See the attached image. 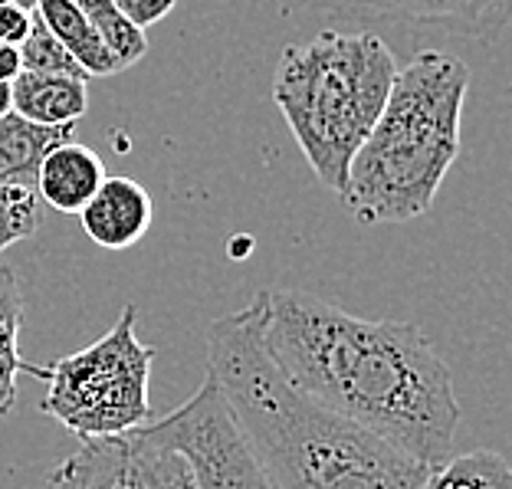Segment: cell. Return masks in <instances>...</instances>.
I'll return each instance as SVG.
<instances>
[{
	"label": "cell",
	"instance_id": "obj_10",
	"mask_svg": "<svg viewBox=\"0 0 512 489\" xmlns=\"http://www.w3.org/2000/svg\"><path fill=\"white\" fill-rule=\"evenodd\" d=\"M63 142H73V125H37L17 112L0 115V188L33 191L46 151Z\"/></svg>",
	"mask_w": 512,
	"mask_h": 489
},
{
	"label": "cell",
	"instance_id": "obj_6",
	"mask_svg": "<svg viewBox=\"0 0 512 489\" xmlns=\"http://www.w3.org/2000/svg\"><path fill=\"white\" fill-rule=\"evenodd\" d=\"M142 430L188 460L197 489H270L211 375H204L201 391L178 411L145 424Z\"/></svg>",
	"mask_w": 512,
	"mask_h": 489
},
{
	"label": "cell",
	"instance_id": "obj_13",
	"mask_svg": "<svg viewBox=\"0 0 512 489\" xmlns=\"http://www.w3.org/2000/svg\"><path fill=\"white\" fill-rule=\"evenodd\" d=\"M33 10H37V17L46 23V30L63 43V50L73 56L76 66L83 69L86 76L119 73V66H115L109 50L96 37V30H92V23L86 20L83 10H79L76 0H37Z\"/></svg>",
	"mask_w": 512,
	"mask_h": 489
},
{
	"label": "cell",
	"instance_id": "obj_23",
	"mask_svg": "<svg viewBox=\"0 0 512 489\" xmlns=\"http://www.w3.org/2000/svg\"><path fill=\"white\" fill-rule=\"evenodd\" d=\"M4 4H23V7H33V4H37V0H0V7H4Z\"/></svg>",
	"mask_w": 512,
	"mask_h": 489
},
{
	"label": "cell",
	"instance_id": "obj_5",
	"mask_svg": "<svg viewBox=\"0 0 512 489\" xmlns=\"http://www.w3.org/2000/svg\"><path fill=\"white\" fill-rule=\"evenodd\" d=\"M135 322V306H125L102 339L43 368L50 391L40 411L73 430L79 440L119 437L155 417L148 384L158 352L138 339Z\"/></svg>",
	"mask_w": 512,
	"mask_h": 489
},
{
	"label": "cell",
	"instance_id": "obj_1",
	"mask_svg": "<svg viewBox=\"0 0 512 489\" xmlns=\"http://www.w3.org/2000/svg\"><path fill=\"white\" fill-rule=\"evenodd\" d=\"M260 299V342L296 391L427 470L453 457V375L417 325L352 316L302 289H263Z\"/></svg>",
	"mask_w": 512,
	"mask_h": 489
},
{
	"label": "cell",
	"instance_id": "obj_18",
	"mask_svg": "<svg viewBox=\"0 0 512 489\" xmlns=\"http://www.w3.org/2000/svg\"><path fill=\"white\" fill-rule=\"evenodd\" d=\"M40 227L37 194L27 188H0V253L30 240Z\"/></svg>",
	"mask_w": 512,
	"mask_h": 489
},
{
	"label": "cell",
	"instance_id": "obj_21",
	"mask_svg": "<svg viewBox=\"0 0 512 489\" xmlns=\"http://www.w3.org/2000/svg\"><path fill=\"white\" fill-rule=\"evenodd\" d=\"M20 73H23V69H20V50H17V46L0 43V83H14Z\"/></svg>",
	"mask_w": 512,
	"mask_h": 489
},
{
	"label": "cell",
	"instance_id": "obj_20",
	"mask_svg": "<svg viewBox=\"0 0 512 489\" xmlns=\"http://www.w3.org/2000/svg\"><path fill=\"white\" fill-rule=\"evenodd\" d=\"M33 23V7L23 4H4L0 7V43L4 46H20L27 40Z\"/></svg>",
	"mask_w": 512,
	"mask_h": 489
},
{
	"label": "cell",
	"instance_id": "obj_4",
	"mask_svg": "<svg viewBox=\"0 0 512 489\" xmlns=\"http://www.w3.org/2000/svg\"><path fill=\"white\" fill-rule=\"evenodd\" d=\"M398 60L378 33L325 30L286 46L273 99L322 188L342 194L348 165L388 102Z\"/></svg>",
	"mask_w": 512,
	"mask_h": 489
},
{
	"label": "cell",
	"instance_id": "obj_12",
	"mask_svg": "<svg viewBox=\"0 0 512 489\" xmlns=\"http://www.w3.org/2000/svg\"><path fill=\"white\" fill-rule=\"evenodd\" d=\"M339 10L371 14L401 23H457V27H486L503 14L506 0H316Z\"/></svg>",
	"mask_w": 512,
	"mask_h": 489
},
{
	"label": "cell",
	"instance_id": "obj_15",
	"mask_svg": "<svg viewBox=\"0 0 512 489\" xmlns=\"http://www.w3.org/2000/svg\"><path fill=\"white\" fill-rule=\"evenodd\" d=\"M421 489H512V470L503 453L470 450L430 470Z\"/></svg>",
	"mask_w": 512,
	"mask_h": 489
},
{
	"label": "cell",
	"instance_id": "obj_22",
	"mask_svg": "<svg viewBox=\"0 0 512 489\" xmlns=\"http://www.w3.org/2000/svg\"><path fill=\"white\" fill-rule=\"evenodd\" d=\"M14 112V99H10V83H0V115Z\"/></svg>",
	"mask_w": 512,
	"mask_h": 489
},
{
	"label": "cell",
	"instance_id": "obj_11",
	"mask_svg": "<svg viewBox=\"0 0 512 489\" xmlns=\"http://www.w3.org/2000/svg\"><path fill=\"white\" fill-rule=\"evenodd\" d=\"M14 112L37 125H76L89 109L86 79L20 73L10 83Z\"/></svg>",
	"mask_w": 512,
	"mask_h": 489
},
{
	"label": "cell",
	"instance_id": "obj_3",
	"mask_svg": "<svg viewBox=\"0 0 512 489\" xmlns=\"http://www.w3.org/2000/svg\"><path fill=\"white\" fill-rule=\"evenodd\" d=\"M470 69L440 50L414 53L398 69L388 102L355 151L342 204L362 224L421 217L460 155V119Z\"/></svg>",
	"mask_w": 512,
	"mask_h": 489
},
{
	"label": "cell",
	"instance_id": "obj_14",
	"mask_svg": "<svg viewBox=\"0 0 512 489\" xmlns=\"http://www.w3.org/2000/svg\"><path fill=\"white\" fill-rule=\"evenodd\" d=\"M20 325H23V293L20 279L10 266L0 263V417H7L17 404V378H43V368L23 362L20 355Z\"/></svg>",
	"mask_w": 512,
	"mask_h": 489
},
{
	"label": "cell",
	"instance_id": "obj_8",
	"mask_svg": "<svg viewBox=\"0 0 512 489\" xmlns=\"http://www.w3.org/2000/svg\"><path fill=\"white\" fill-rule=\"evenodd\" d=\"M151 194L135 178H109L99 184V191L89 197V204L79 211L83 230L92 243L106 250H125L138 243L151 227Z\"/></svg>",
	"mask_w": 512,
	"mask_h": 489
},
{
	"label": "cell",
	"instance_id": "obj_2",
	"mask_svg": "<svg viewBox=\"0 0 512 489\" xmlns=\"http://www.w3.org/2000/svg\"><path fill=\"white\" fill-rule=\"evenodd\" d=\"M263 299L207 329L217 381L270 489H421L427 467L296 391L260 342Z\"/></svg>",
	"mask_w": 512,
	"mask_h": 489
},
{
	"label": "cell",
	"instance_id": "obj_16",
	"mask_svg": "<svg viewBox=\"0 0 512 489\" xmlns=\"http://www.w3.org/2000/svg\"><path fill=\"white\" fill-rule=\"evenodd\" d=\"M76 4L92 23V30H96L102 46L109 50L115 66H119V73L128 66H135L138 60H145V53H148L145 30H138L112 0H76Z\"/></svg>",
	"mask_w": 512,
	"mask_h": 489
},
{
	"label": "cell",
	"instance_id": "obj_17",
	"mask_svg": "<svg viewBox=\"0 0 512 489\" xmlns=\"http://www.w3.org/2000/svg\"><path fill=\"white\" fill-rule=\"evenodd\" d=\"M17 50H20V69H23V73L76 76V79H86V83H89V76L76 66L73 56L63 50V43L56 40L50 30H46V23L37 17V10H33V23H30L27 40H23Z\"/></svg>",
	"mask_w": 512,
	"mask_h": 489
},
{
	"label": "cell",
	"instance_id": "obj_19",
	"mask_svg": "<svg viewBox=\"0 0 512 489\" xmlns=\"http://www.w3.org/2000/svg\"><path fill=\"white\" fill-rule=\"evenodd\" d=\"M112 4L119 7L138 30H148V27H155V23L165 20L178 0H112Z\"/></svg>",
	"mask_w": 512,
	"mask_h": 489
},
{
	"label": "cell",
	"instance_id": "obj_7",
	"mask_svg": "<svg viewBox=\"0 0 512 489\" xmlns=\"http://www.w3.org/2000/svg\"><path fill=\"white\" fill-rule=\"evenodd\" d=\"M46 489H197L188 460L142 427L119 437L83 440L50 473Z\"/></svg>",
	"mask_w": 512,
	"mask_h": 489
},
{
	"label": "cell",
	"instance_id": "obj_9",
	"mask_svg": "<svg viewBox=\"0 0 512 489\" xmlns=\"http://www.w3.org/2000/svg\"><path fill=\"white\" fill-rule=\"evenodd\" d=\"M102 181H106V165L96 151L79 142H63L46 151V158L40 161L33 194L43 197L53 211L79 214Z\"/></svg>",
	"mask_w": 512,
	"mask_h": 489
}]
</instances>
